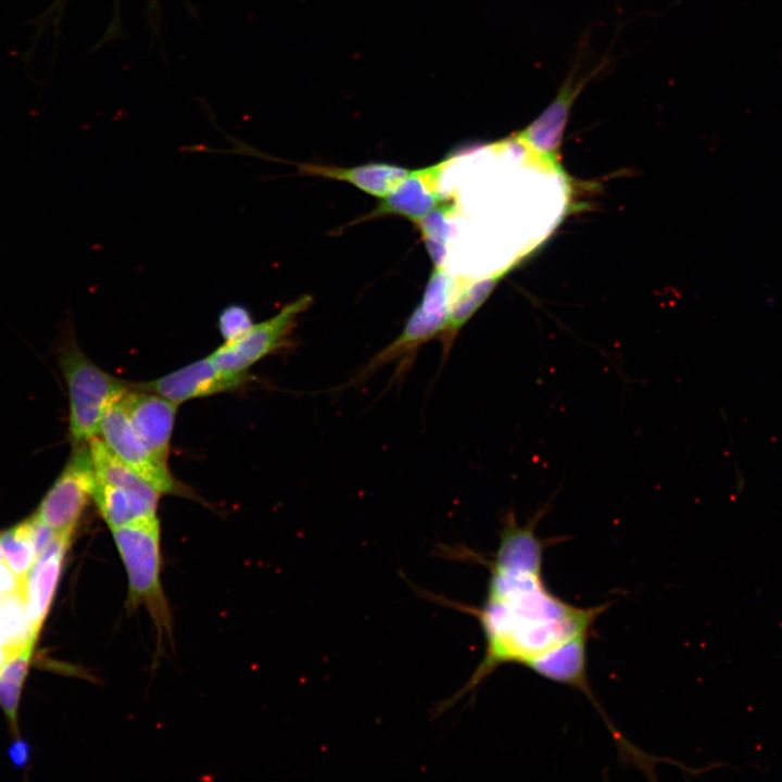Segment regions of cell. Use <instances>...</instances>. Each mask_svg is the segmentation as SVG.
I'll list each match as a JSON object with an SVG mask.
<instances>
[{
  "mask_svg": "<svg viewBox=\"0 0 782 782\" xmlns=\"http://www.w3.org/2000/svg\"><path fill=\"white\" fill-rule=\"evenodd\" d=\"M589 636L575 639L559 646L539 659L531 663L528 668L547 680L565 684L581 691L589 697L593 705L602 711L604 721L608 724L611 734L617 740L619 746L623 745L625 740L618 730L606 717L598 702L593 696L588 677H586V643Z\"/></svg>",
  "mask_w": 782,
  "mask_h": 782,
  "instance_id": "4fadbf2b",
  "label": "cell"
},
{
  "mask_svg": "<svg viewBox=\"0 0 782 782\" xmlns=\"http://www.w3.org/2000/svg\"><path fill=\"white\" fill-rule=\"evenodd\" d=\"M0 550L21 590L37 559L30 517L0 532Z\"/></svg>",
  "mask_w": 782,
  "mask_h": 782,
  "instance_id": "e0dca14e",
  "label": "cell"
},
{
  "mask_svg": "<svg viewBox=\"0 0 782 782\" xmlns=\"http://www.w3.org/2000/svg\"><path fill=\"white\" fill-rule=\"evenodd\" d=\"M36 639L29 640L0 667V705L13 727L23 682L25 680Z\"/></svg>",
  "mask_w": 782,
  "mask_h": 782,
  "instance_id": "ac0fdd59",
  "label": "cell"
},
{
  "mask_svg": "<svg viewBox=\"0 0 782 782\" xmlns=\"http://www.w3.org/2000/svg\"><path fill=\"white\" fill-rule=\"evenodd\" d=\"M254 325L251 312L242 304L225 306L217 316V329L224 342L242 337Z\"/></svg>",
  "mask_w": 782,
  "mask_h": 782,
  "instance_id": "d6986e66",
  "label": "cell"
},
{
  "mask_svg": "<svg viewBox=\"0 0 782 782\" xmlns=\"http://www.w3.org/2000/svg\"><path fill=\"white\" fill-rule=\"evenodd\" d=\"M55 352L70 399V437L74 446L98 437L106 409L130 387L96 365L80 349L67 316L62 320Z\"/></svg>",
  "mask_w": 782,
  "mask_h": 782,
  "instance_id": "7a4b0ae2",
  "label": "cell"
},
{
  "mask_svg": "<svg viewBox=\"0 0 782 782\" xmlns=\"http://www.w3.org/2000/svg\"><path fill=\"white\" fill-rule=\"evenodd\" d=\"M96 483L88 443L75 446L35 516L56 534L73 535L88 502L92 500Z\"/></svg>",
  "mask_w": 782,
  "mask_h": 782,
  "instance_id": "8992f818",
  "label": "cell"
},
{
  "mask_svg": "<svg viewBox=\"0 0 782 782\" xmlns=\"http://www.w3.org/2000/svg\"><path fill=\"white\" fill-rule=\"evenodd\" d=\"M128 579L127 610L144 607L157 634L172 639L173 622L161 581V531L157 517L111 529Z\"/></svg>",
  "mask_w": 782,
  "mask_h": 782,
  "instance_id": "3957f363",
  "label": "cell"
},
{
  "mask_svg": "<svg viewBox=\"0 0 782 782\" xmlns=\"http://www.w3.org/2000/svg\"><path fill=\"white\" fill-rule=\"evenodd\" d=\"M28 751L26 742L16 740L9 748L10 758L16 766H24L28 759Z\"/></svg>",
  "mask_w": 782,
  "mask_h": 782,
  "instance_id": "ffe728a7",
  "label": "cell"
},
{
  "mask_svg": "<svg viewBox=\"0 0 782 782\" xmlns=\"http://www.w3.org/2000/svg\"><path fill=\"white\" fill-rule=\"evenodd\" d=\"M463 275L453 276L444 266L433 267L424 293L400 335L374 355L344 387L358 386L390 363L407 365L419 348L445 331L452 304Z\"/></svg>",
  "mask_w": 782,
  "mask_h": 782,
  "instance_id": "277c9868",
  "label": "cell"
},
{
  "mask_svg": "<svg viewBox=\"0 0 782 782\" xmlns=\"http://www.w3.org/2000/svg\"><path fill=\"white\" fill-rule=\"evenodd\" d=\"M298 168L302 175L348 182L379 199L395 189L411 172V168L400 165L377 162L351 167L300 164Z\"/></svg>",
  "mask_w": 782,
  "mask_h": 782,
  "instance_id": "5bb4252c",
  "label": "cell"
},
{
  "mask_svg": "<svg viewBox=\"0 0 782 782\" xmlns=\"http://www.w3.org/2000/svg\"><path fill=\"white\" fill-rule=\"evenodd\" d=\"M119 402L150 453L167 465L178 404L160 394L137 389L131 383Z\"/></svg>",
  "mask_w": 782,
  "mask_h": 782,
  "instance_id": "8fae6325",
  "label": "cell"
},
{
  "mask_svg": "<svg viewBox=\"0 0 782 782\" xmlns=\"http://www.w3.org/2000/svg\"><path fill=\"white\" fill-rule=\"evenodd\" d=\"M249 380H251L249 373L224 371L207 355L155 380L131 384L179 404L236 390Z\"/></svg>",
  "mask_w": 782,
  "mask_h": 782,
  "instance_id": "30bf717a",
  "label": "cell"
},
{
  "mask_svg": "<svg viewBox=\"0 0 782 782\" xmlns=\"http://www.w3.org/2000/svg\"><path fill=\"white\" fill-rule=\"evenodd\" d=\"M313 303L303 294L285 304L274 316L254 325L239 339L224 342L209 356L224 371L241 374L264 357L290 348L302 313Z\"/></svg>",
  "mask_w": 782,
  "mask_h": 782,
  "instance_id": "5b68a950",
  "label": "cell"
},
{
  "mask_svg": "<svg viewBox=\"0 0 782 782\" xmlns=\"http://www.w3.org/2000/svg\"><path fill=\"white\" fill-rule=\"evenodd\" d=\"M595 73L580 79L568 77L550 105L512 138L543 164L553 168L560 165V147L572 104Z\"/></svg>",
  "mask_w": 782,
  "mask_h": 782,
  "instance_id": "9c48e42d",
  "label": "cell"
},
{
  "mask_svg": "<svg viewBox=\"0 0 782 782\" xmlns=\"http://www.w3.org/2000/svg\"><path fill=\"white\" fill-rule=\"evenodd\" d=\"M458 212V199L455 193H450L445 201L414 223L433 267L444 266L452 234L451 220Z\"/></svg>",
  "mask_w": 782,
  "mask_h": 782,
  "instance_id": "2e32d148",
  "label": "cell"
},
{
  "mask_svg": "<svg viewBox=\"0 0 782 782\" xmlns=\"http://www.w3.org/2000/svg\"><path fill=\"white\" fill-rule=\"evenodd\" d=\"M73 535L56 534L37 557L24 583L21 595L33 630L39 632L50 608L59 582L64 557Z\"/></svg>",
  "mask_w": 782,
  "mask_h": 782,
  "instance_id": "7c38bea8",
  "label": "cell"
},
{
  "mask_svg": "<svg viewBox=\"0 0 782 782\" xmlns=\"http://www.w3.org/2000/svg\"><path fill=\"white\" fill-rule=\"evenodd\" d=\"M459 156L461 153H451L434 164L411 169L395 189L351 225L390 216L407 219L412 224L422 218L449 197L450 193H443L440 188L442 176Z\"/></svg>",
  "mask_w": 782,
  "mask_h": 782,
  "instance_id": "52a82bcc",
  "label": "cell"
},
{
  "mask_svg": "<svg viewBox=\"0 0 782 782\" xmlns=\"http://www.w3.org/2000/svg\"><path fill=\"white\" fill-rule=\"evenodd\" d=\"M92 500L110 529L157 517V499L148 497L139 492L98 480Z\"/></svg>",
  "mask_w": 782,
  "mask_h": 782,
  "instance_id": "9a60e30c",
  "label": "cell"
},
{
  "mask_svg": "<svg viewBox=\"0 0 782 782\" xmlns=\"http://www.w3.org/2000/svg\"><path fill=\"white\" fill-rule=\"evenodd\" d=\"M546 509L524 525L514 510L502 519L499 544L485 562L490 570L485 596L469 610L484 636V655L452 705L476 689L495 669L507 664L528 666L545 654L581 636L591 635L604 606L578 607L555 595L543 579V553L555 539H542L535 529Z\"/></svg>",
  "mask_w": 782,
  "mask_h": 782,
  "instance_id": "6da1fadb",
  "label": "cell"
},
{
  "mask_svg": "<svg viewBox=\"0 0 782 782\" xmlns=\"http://www.w3.org/2000/svg\"><path fill=\"white\" fill-rule=\"evenodd\" d=\"M101 440L129 468L148 481L161 494H181L182 488L168 466L159 462L134 430L119 402H114L103 415Z\"/></svg>",
  "mask_w": 782,
  "mask_h": 782,
  "instance_id": "ba28073f",
  "label": "cell"
}]
</instances>
